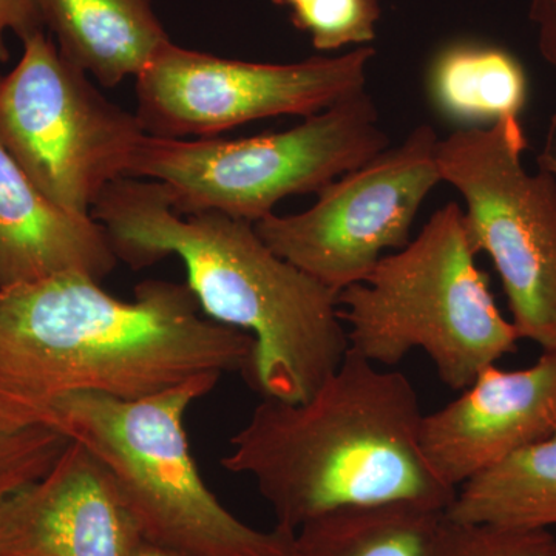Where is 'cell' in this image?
Listing matches in <instances>:
<instances>
[{"label": "cell", "mask_w": 556, "mask_h": 556, "mask_svg": "<svg viewBox=\"0 0 556 556\" xmlns=\"http://www.w3.org/2000/svg\"><path fill=\"white\" fill-rule=\"evenodd\" d=\"M80 274L0 291V412L24 426L51 402L139 401L201 375L243 372L255 339L203 316L188 283L146 280L123 302Z\"/></svg>", "instance_id": "6da1fadb"}, {"label": "cell", "mask_w": 556, "mask_h": 556, "mask_svg": "<svg viewBox=\"0 0 556 556\" xmlns=\"http://www.w3.org/2000/svg\"><path fill=\"white\" fill-rule=\"evenodd\" d=\"M91 217L119 262L148 268L175 255L201 311L255 339L248 380L263 397L303 402L350 350L338 292L277 255L252 223L217 212L179 215L159 182L121 178Z\"/></svg>", "instance_id": "7a4b0ae2"}, {"label": "cell", "mask_w": 556, "mask_h": 556, "mask_svg": "<svg viewBox=\"0 0 556 556\" xmlns=\"http://www.w3.org/2000/svg\"><path fill=\"white\" fill-rule=\"evenodd\" d=\"M422 417L407 376L382 371L350 348L306 401L263 397L222 466L254 479L277 526L294 532L342 508L417 504L447 511L456 489L424 456Z\"/></svg>", "instance_id": "3957f363"}, {"label": "cell", "mask_w": 556, "mask_h": 556, "mask_svg": "<svg viewBox=\"0 0 556 556\" xmlns=\"http://www.w3.org/2000/svg\"><path fill=\"white\" fill-rule=\"evenodd\" d=\"M219 378L195 376L139 401L68 394L51 402L40 422L101 460L142 540L189 556H287L294 530L263 532L233 517L204 484L190 453L186 413Z\"/></svg>", "instance_id": "277c9868"}, {"label": "cell", "mask_w": 556, "mask_h": 556, "mask_svg": "<svg viewBox=\"0 0 556 556\" xmlns=\"http://www.w3.org/2000/svg\"><path fill=\"white\" fill-rule=\"evenodd\" d=\"M475 257L463 208L445 204L367 280L339 292L351 350L383 367L426 351L445 387L466 390L521 340Z\"/></svg>", "instance_id": "5b68a950"}, {"label": "cell", "mask_w": 556, "mask_h": 556, "mask_svg": "<svg viewBox=\"0 0 556 556\" xmlns=\"http://www.w3.org/2000/svg\"><path fill=\"white\" fill-rule=\"evenodd\" d=\"M390 148L367 91L292 129L254 138L144 135L127 178L159 182L179 215L217 212L243 222L274 214L278 201L325 186Z\"/></svg>", "instance_id": "8992f818"}, {"label": "cell", "mask_w": 556, "mask_h": 556, "mask_svg": "<svg viewBox=\"0 0 556 556\" xmlns=\"http://www.w3.org/2000/svg\"><path fill=\"white\" fill-rule=\"evenodd\" d=\"M22 43L16 67L0 75V144L50 203L91 217L102 192L127 178L148 134L137 113L109 101L46 30Z\"/></svg>", "instance_id": "52a82bcc"}, {"label": "cell", "mask_w": 556, "mask_h": 556, "mask_svg": "<svg viewBox=\"0 0 556 556\" xmlns=\"http://www.w3.org/2000/svg\"><path fill=\"white\" fill-rule=\"evenodd\" d=\"M527 138L519 116L460 129L441 139L442 181L466 200L475 254L489 255L519 339L556 348V177L522 164Z\"/></svg>", "instance_id": "ba28073f"}, {"label": "cell", "mask_w": 556, "mask_h": 556, "mask_svg": "<svg viewBox=\"0 0 556 556\" xmlns=\"http://www.w3.org/2000/svg\"><path fill=\"white\" fill-rule=\"evenodd\" d=\"M371 46L292 64L226 60L170 42L137 76L146 134L212 138L274 116L316 115L365 90Z\"/></svg>", "instance_id": "9c48e42d"}, {"label": "cell", "mask_w": 556, "mask_h": 556, "mask_svg": "<svg viewBox=\"0 0 556 556\" xmlns=\"http://www.w3.org/2000/svg\"><path fill=\"white\" fill-rule=\"evenodd\" d=\"M439 142L437 130L420 124L397 148L325 186L308 211L260 219V239L338 294L362 283L383 251L412 241L417 212L442 181Z\"/></svg>", "instance_id": "30bf717a"}, {"label": "cell", "mask_w": 556, "mask_h": 556, "mask_svg": "<svg viewBox=\"0 0 556 556\" xmlns=\"http://www.w3.org/2000/svg\"><path fill=\"white\" fill-rule=\"evenodd\" d=\"M556 434V348L521 369H482L455 401L424 415L420 448L459 489L485 468Z\"/></svg>", "instance_id": "8fae6325"}, {"label": "cell", "mask_w": 556, "mask_h": 556, "mask_svg": "<svg viewBox=\"0 0 556 556\" xmlns=\"http://www.w3.org/2000/svg\"><path fill=\"white\" fill-rule=\"evenodd\" d=\"M141 538L108 468L72 439L42 478L0 501V556H129Z\"/></svg>", "instance_id": "7c38bea8"}, {"label": "cell", "mask_w": 556, "mask_h": 556, "mask_svg": "<svg viewBox=\"0 0 556 556\" xmlns=\"http://www.w3.org/2000/svg\"><path fill=\"white\" fill-rule=\"evenodd\" d=\"M118 262L97 219L50 203L0 144V291L60 274L101 281Z\"/></svg>", "instance_id": "4fadbf2b"}, {"label": "cell", "mask_w": 556, "mask_h": 556, "mask_svg": "<svg viewBox=\"0 0 556 556\" xmlns=\"http://www.w3.org/2000/svg\"><path fill=\"white\" fill-rule=\"evenodd\" d=\"M61 53L101 86L137 78L170 42L153 0H38Z\"/></svg>", "instance_id": "5bb4252c"}, {"label": "cell", "mask_w": 556, "mask_h": 556, "mask_svg": "<svg viewBox=\"0 0 556 556\" xmlns=\"http://www.w3.org/2000/svg\"><path fill=\"white\" fill-rule=\"evenodd\" d=\"M445 515L453 521L504 529L556 526V434L468 479Z\"/></svg>", "instance_id": "9a60e30c"}, {"label": "cell", "mask_w": 556, "mask_h": 556, "mask_svg": "<svg viewBox=\"0 0 556 556\" xmlns=\"http://www.w3.org/2000/svg\"><path fill=\"white\" fill-rule=\"evenodd\" d=\"M428 84L439 112L460 123L493 124L519 116L527 100L526 73L517 58L473 40L439 51Z\"/></svg>", "instance_id": "2e32d148"}, {"label": "cell", "mask_w": 556, "mask_h": 556, "mask_svg": "<svg viewBox=\"0 0 556 556\" xmlns=\"http://www.w3.org/2000/svg\"><path fill=\"white\" fill-rule=\"evenodd\" d=\"M444 515L417 504L342 508L300 526L287 556H427Z\"/></svg>", "instance_id": "e0dca14e"}, {"label": "cell", "mask_w": 556, "mask_h": 556, "mask_svg": "<svg viewBox=\"0 0 556 556\" xmlns=\"http://www.w3.org/2000/svg\"><path fill=\"white\" fill-rule=\"evenodd\" d=\"M291 11L298 30L309 35L314 49L332 51L369 46L382 16L379 0H273Z\"/></svg>", "instance_id": "ac0fdd59"}, {"label": "cell", "mask_w": 556, "mask_h": 556, "mask_svg": "<svg viewBox=\"0 0 556 556\" xmlns=\"http://www.w3.org/2000/svg\"><path fill=\"white\" fill-rule=\"evenodd\" d=\"M68 442L49 424L24 426L0 412V501L42 478Z\"/></svg>", "instance_id": "d6986e66"}, {"label": "cell", "mask_w": 556, "mask_h": 556, "mask_svg": "<svg viewBox=\"0 0 556 556\" xmlns=\"http://www.w3.org/2000/svg\"><path fill=\"white\" fill-rule=\"evenodd\" d=\"M555 546L548 530L468 525L444 515L427 556H551Z\"/></svg>", "instance_id": "ffe728a7"}, {"label": "cell", "mask_w": 556, "mask_h": 556, "mask_svg": "<svg viewBox=\"0 0 556 556\" xmlns=\"http://www.w3.org/2000/svg\"><path fill=\"white\" fill-rule=\"evenodd\" d=\"M46 30L38 0H0V64L10 60L7 33L24 40L35 33Z\"/></svg>", "instance_id": "44dd1931"}, {"label": "cell", "mask_w": 556, "mask_h": 556, "mask_svg": "<svg viewBox=\"0 0 556 556\" xmlns=\"http://www.w3.org/2000/svg\"><path fill=\"white\" fill-rule=\"evenodd\" d=\"M530 20L536 25L540 53L556 70V0H532Z\"/></svg>", "instance_id": "7402d4cb"}, {"label": "cell", "mask_w": 556, "mask_h": 556, "mask_svg": "<svg viewBox=\"0 0 556 556\" xmlns=\"http://www.w3.org/2000/svg\"><path fill=\"white\" fill-rule=\"evenodd\" d=\"M538 166L556 177V115L552 116L548 124L546 142H544L543 152L538 156Z\"/></svg>", "instance_id": "603a6c76"}, {"label": "cell", "mask_w": 556, "mask_h": 556, "mask_svg": "<svg viewBox=\"0 0 556 556\" xmlns=\"http://www.w3.org/2000/svg\"><path fill=\"white\" fill-rule=\"evenodd\" d=\"M129 556H189L174 548L159 546V544L150 543V541L139 540L137 546Z\"/></svg>", "instance_id": "cb8c5ba5"}, {"label": "cell", "mask_w": 556, "mask_h": 556, "mask_svg": "<svg viewBox=\"0 0 556 556\" xmlns=\"http://www.w3.org/2000/svg\"><path fill=\"white\" fill-rule=\"evenodd\" d=\"M551 556H556V546H555L554 551H552Z\"/></svg>", "instance_id": "d4e9b609"}]
</instances>
